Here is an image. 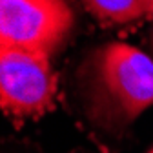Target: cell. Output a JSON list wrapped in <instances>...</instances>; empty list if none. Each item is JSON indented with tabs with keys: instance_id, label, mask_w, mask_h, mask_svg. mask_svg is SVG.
I'll list each match as a JSON object with an SVG mask.
<instances>
[{
	"instance_id": "cell-3",
	"label": "cell",
	"mask_w": 153,
	"mask_h": 153,
	"mask_svg": "<svg viewBox=\"0 0 153 153\" xmlns=\"http://www.w3.org/2000/svg\"><path fill=\"white\" fill-rule=\"evenodd\" d=\"M56 75L49 56L15 48L0 53V104L6 115L31 119L53 108Z\"/></svg>"
},
{
	"instance_id": "cell-4",
	"label": "cell",
	"mask_w": 153,
	"mask_h": 153,
	"mask_svg": "<svg viewBox=\"0 0 153 153\" xmlns=\"http://www.w3.org/2000/svg\"><path fill=\"white\" fill-rule=\"evenodd\" d=\"M86 7L104 22L128 24L153 16V0H82Z\"/></svg>"
},
{
	"instance_id": "cell-1",
	"label": "cell",
	"mask_w": 153,
	"mask_h": 153,
	"mask_svg": "<svg viewBox=\"0 0 153 153\" xmlns=\"http://www.w3.org/2000/svg\"><path fill=\"white\" fill-rule=\"evenodd\" d=\"M79 91L93 126L122 131L153 104V60L129 44H104L82 62Z\"/></svg>"
},
{
	"instance_id": "cell-5",
	"label": "cell",
	"mask_w": 153,
	"mask_h": 153,
	"mask_svg": "<svg viewBox=\"0 0 153 153\" xmlns=\"http://www.w3.org/2000/svg\"><path fill=\"white\" fill-rule=\"evenodd\" d=\"M148 153H153V148H151V149H149V151H148Z\"/></svg>"
},
{
	"instance_id": "cell-2",
	"label": "cell",
	"mask_w": 153,
	"mask_h": 153,
	"mask_svg": "<svg viewBox=\"0 0 153 153\" xmlns=\"http://www.w3.org/2000/svg\"><path fill=\"white\" fill-rule=\"evenodd\" d=\"M73 27V11L66 0H0V42L51 56Z\"/></svg>"
}]
</instances>
